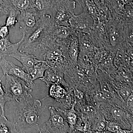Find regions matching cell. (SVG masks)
Returning a JSON list of instances; mask_svg holds the SVG:
<instances>
[{
    "label": "cell",
    "instance_id": "obj_25",
    "mask_svg": "<svg viewBox=\"0 0 133 133\" xmlns=\"http://www.w3.org/2000/svg\"><path fill=\"white\" fill-rule=\"evenodd\" d=\"M133 6L125 5L121 17L124 24L133 23Z\"/></svg>",
    "mask_w": 133,
    "mask_h": 133
},
{
    "label": "cell",
    "instance_id": "obj_12",
    "mask_svg": "<svg viewBox=\"0 0 133 133\" xmlns=\"http://www.w3.org/2000/svg\"><path fill=\"white\" fill-rule=\"evenodd\" d=\"M9 57L15 58L21 62L23 65L22 68L28 73L34 65L42 61L37 59L33 55L19 50L10 55Z\"/></svg>",
    "mask_w": 133,
    "mask_h": 133
},
{
    "label": "cell",
    "instance_id": "obj_11",
    "mask_svg": "<svg viewBox=\"0 0 133 133\" xmlns=\"http://www.w3.org/2000/svg\"><path fill=\"white\" fill-rule=\"evenodd\" d=\"M40 79L44 82L48 87L53 84H58L69 88V84L65 80L64 73L56 71L51 68L45 71L43 77Z\"/></svg>",
    "mask_w": 133,
    "mask_h": 133
},
{
    "label": "cell",
    "instance_id": "obj_10",
    "mask_svg": "<svg viewBox=\"0 0 133 133\" xmlns=\"http://www.w3.org/2000/svg\"><path fill=\"white\" fill-rule=\"evenodd\" d=\"M94 20L83 11L80 14L73 16L69 20L70 26L77 33L90 34L94 25Z\"/></svg>",
    "mask_w": 133,
    "mask_h": 133
},
{
    "label": "cell",
    "instance_id": "obj_23",
    "mask_svg": "<svg viewBox=\"0 0 133 133\" xmlns=\"http://www.w3.org/2000/svg\"><path fill=\"white\" fill-rule=\"evenodd\" d=\"M13 100L12 97H10L5 87H3L2 84V78L0 79V108L1 110V116L6 118L5 115V106L6 102H9Z\"/></svg>",
    "mask_w": 133,
    "mask_h": 133
},
{
    "label": "cell",
    "instance_id": "obj_18",
    "mask_svg": "<svg viewBox=\"0 0 133 133\" xmlns=\"http://www.w3.org/2000/svg\"><path fill=\"white\" fill-rule=\"evenodd\" d=\"M49 68L46 62L44 60H42L34 65L30 69L28 74L31 77L32 80L34 81L37 79H40L43 77L45 71Z\"/></svg>",
    "mask_w": 133,
    "mask_h": 133
},
{
    "label": "cell",
    "instance_id": "obj_19",
    "mask_svg": "<svg viewBox=\"0 0 133 133\" xmlns=\"http://www.w3.org/2000/svg\"><path fill=\"white\" fill-rule=\"evenodd\" d=\"M81 6L83 11L90 16L94 21H98V8L94 0H81Z\"/></svg>",
    "mask_w": 133,
    "mask_h": 133
},
{
    "label": "cell",
    "instance_id": "obj_29",
    "mask_svg": "<svg viewBox=\"0 0 133 133\" xmlns=\"http://www.w3.org/2000/svg\"><path fill=\"white\" fill-rule=\"evenodd\" d=\"M9 28L6 25L0 26V38H6L9 36Z\"/></svg>",
    "mask_w": 133,
    "mask_h": 133
},
{
    "label": "cell",
    "instance_id": "obj_30",
    "mask_svg": "<svg viewBox=\"0 0 133 133\" xmlns=\"http://www.w3.org/2000/svg\"><path fill=\"white\" fill-rule=\"evenodd\" d=\"M8 13V9L5 3L3 0H0V17L5 15H7Z\"/></svg>",
    "mask_w": 133,
    "mask_h": 133
},
{
    "label": "cell",
    "instance_id": "obj_31",
    "mask_svg": "<svg viewBox=\"0 0 133 133\" xmlns=\"http://www.w3.org/2000/svg\"><path fill=\"white\" fill-rule=\"evenodd\" d=\"M127 101V107L130 110L131 112H133V93L129 95L126 101Z\"/></svg>",
    "mask_w": 133,
    "mask_h": 133
},
{
    "label": "cell",
    "instance_id": "obj_9",
    "mask_svg": "<svg viewBox=\"0 0 133 133\" xmlns=\"http://www.w3.org/2000/svg\"><path fill=\"white\" fill-rule=\"evenodd\" d=\"M65 56L71 67L77 66L79 44L77 32L70 35L62 42Z\"/></svg>",
    "mask_w": 133,
    "mask_h": 133
},
{
    "label": "cell",
    "instance_id": "obj_24",
    "mask_svg": "<svg viewBox=\"0 0 133 133\" xmlns=\"http://www.w3.org/2000/svg\"><path fill=\"white\" fill-rule=\"evenodd\" d=\"M17 133L14 122L8 120L6 117L0 116V133Z\"/></svg>",
    "mask_w": 133,
    "mask_h": 133
},
{
    "label": "cell",
    "instance_id": "obj_16",
    "mask_svg": "<svg viewBox=\"0 0 133 133\" xmlns=\"http://www.w3.org/2000/svg\"><path fill=\"white\" fill-rule=\"evenodd\" d=\"M115 55L111 53L106 59L98 64L97 69L106 74H112L117 70V68L115 65L114 59Z\"/></svg>",
    "mask_w": 133,
    "mask_h": 133
},
{
    "label": "cell",
    "instance_id": "obj_15",
    "mask_svg": "<svg viewBox=\"0 0 133 133\" xmlns=\"http://www.w3.org/2000/svg\"><path fill=\"white\" fill-rule=\"evenodd\" d=\"M63 116L67 124L70 126L72 132H74V127L77 123L78 116L75 108V104L73 103L69 109H63L56 108Z\"/></svg>",
    "mask_w": 133,
    "mask_h": 133
},
{
    "label": "cell",
    "instance_id": "obj_26",
    "mask_svg": "<svg viewBox=\"0 0 133 133\" xmlns=\"http://www.w3.org/2000/svg\"><path fill=\"white\" fill-rule=\"evenodd\" d=\"M106 130L110 132L114 133H131L133 132L132 130L123 129L118 123L114 121H107Z\"/></svg>",
    "mask_w": 133,
    "mask_h": 133
},
{
    "label": "cell",
    "instance_id": "obj_8",
    "mask_svg": "<svg viewBox=\"0 0 133 133\" xmlns=\"http://www.w3.org/2000/svg\"><path fill=\"white\" fill-rule=\"evenodd\" d=\"M0 66L3 73L2 79L5 75L8 74L22 79L30 88H32L35 85L29 74L25 71L22 67L16 65L12 62L8 61L5 58L0 59Z\"/></svg>",
    "mask_w": 133,
    "mask_h": 133
},
{
    "label": "cell",
    "instance_id": "obj_32",
    "mask_svg": "<svg viewBox=\"0 0 133 133\" xmlns=\"http://www.w3.org/2000/svg\"><path fill=\"white\" fill-rule=\"evenodd\" d=\"M117 3L125 6V5L133 6V0H114Z\"/></svg>",
    "mask_w": 133,
    "mask_h": 133
},
{
    "label": "cell",
    "instance_id": "obj_4",
    "mask_svg": "<svg viewBox=\"0 0 133 133\" xmlns=\"http://www.w3.org/2000/svg\"><path fill=\"white\" fill-rule=\"evenodd\" d=\"M123 23L119 18H112L105 24L108 42L112 52L116 53L124 41Z\"/></svg>",
    "mask_w": 133,
    "mask_h": 133
},
{
    "label": "cell",
    "instance_id": "obj_2",
    "mask_svg": "<svg viewBox=\"0 0 133 133\" xmlns=\"http://www.w3.org/2000/svg\"><path fill=\"white\" fill-rule=\"evenodd\" d=\"M76 2L71 0H53L51 16L55 26H70L69 20L74 15Z\"/></svg>",
    "mask_w": 133,
    "mask_h": 133
},
{
    "label": "cell",
    "instance_id": "obj_3",
    "mask_svg": "<svg viewBox=\"0 0 133 133\" xmlns=\"http://www.w3.org/2000/svg\"><path fill=\"white\" fill-rule=\"evenodd\" d=\"M50 116L48 121L39 127V133H71V129L56 108L50 106Z\"/></svg>",
    "mask_w": 133,
    "mask_h": 133
},
{
    "label": "cell",
    "instance_id": "obj_34",
    "mask_svg": "<svg viewBox=\"0 0 133 133\" xmlns=\"http://www.w3.org/2000/svg\"><path fill=\"white\" fill-rule=\"evenodd\" d=\"M98 1H99L100 2L102 3H104L105 0H97Z\"/></svg>",
    "mask_w": 133,
    "mask_h": 133
},
{
    "label": "cell",
    "instance_id": "obj_21",
    "mask_svg": "<svg viewBox=\"0 0 133 133\" xmlns=\"http://www.w3.org/2000/svg\"><path fill=\"white\" fill-rule=\"evenodd\" d=\"M91 123L86 117L81 116L78 118L77 123L74 127L75 130L81 132H91Z\"/></svg>",
    "mask_w": 133,
    "mask_h": 133
},
{
    "label": "cell",
    "instance_id": "obj_13",
    "mask_svg": "<svg viewBox=\"0 0 133 133\" xmlns=\"http://www.w3.org/2000/svg\"><path fill=\"white\" fill-rule=\"evenodd\" d=\"M21 41L16 43H13L9 40V36L6 38H0V59L6 58L19 50V47L23 41Z\"/></svg>",
    "mask_w": 133,
    "mask_h": 133
},
{
    "label": "cell",
    "instance_id": "obj_28",
    "mask_svg": "<svg viewBox=\"0 0 133 133\" xmlns=\"http://www.w3.org/2000/svg\"><path fill=\"white\" fill-rule=\"evenodd\" d=\"M132 92V91L130 88L126 86L122 87L118 92L119 95L121 97L122 99L125 101L127 100L129 96Z\"/></svg>",
    "mask_w": 133,
    "mask_h": 133
},
{
    "label": "cell",
    "instance_id": "obj_7",
    "mask_svg": "<svg viewBox=\"0 0 133 133\" xmlns=\"http://www.w3.org/2000/svg\"><path fill=\"white\" fill-rule=\"evenodd\" d=\"M71 89L59 84L51 85L49 87V97L56 101V108L60 107L69 109L74 103V95Z\"/></svg>",
    "mask_w": 133,
    "mask_h": 133
},
{
    "label": "cell",
    "instance_id": "obj_5",
    "mask_svg": "<svg viewBox=\"0 0 133 133\" xmlns=\"http://www.w3.org/2000/svg\"><path fill=\"white\" fill-rule=\"evenodd\" d=\"M5 76V88L6 91L12 95L13 100L19 102L28 95V92L32 91V88L22 79L8 74Z\"/></svg>",
    "mask_w": 133,
    "mask_h": 133
},
{
    "label": "cell",
    "instance_id": "obj_22",
    "mask_svg": "<svg viewBox=\"0 0 133 133\" xmlns=\"http://www.w3.org/2000/svg\"><path fill=\"white\" fill-rule=\"evenodd\" d=\"M9 13L7 15L5 25L9 28H14L18 22L17 17L20 14L19 10L13 7H7Z\"/></svg>",
    "mask_w": 133,
    "mask_h": 133
},
{
    "label": "cell",
    "instance_id": "obj_14",
    "mask_svg": "<svg viewBox=\"0 0 133 133\" xmlns=\"http://www.w3.org/2000/svg\"><path fill=\"white\" fill-rule=\"evenodd\" d=\"M79 44V52L87 53L94 51V45L90 35L86 33H77Z\"/></svg>",
    "mask_w": 133,
    "mask_h": 133
},
{
    "label": "cell",
    "instance_id": "obj_20",
    "mask_svg": "<svg viewBox=\"0 0 133 133\" xmlns=\"http://www.w3.org/2000/svg\"><path fill=\"white\" fill-rule=\"evenodd\" d=\"M78 105H80L79 109L82 114H81V116L86 117L91 122L92 121L97 115L98 112L97 109L94 106L85 104L82 103L78 104Z\"/></svg>",
    "mask_w": 133,
    "mask_h": 133
},
{
    "label": "cell",
    "instance_id": "obj_6",
    "mask_svg": "<svg viewBox=\"0 0 133 133\" xmlns=\"http://www.w3.org/2000/svg\"><path fill=\"white\" fill-rule=\"evenodd\" d=\"M42 16L33 8L20 12L18 21L23 39L28 37L38 27Z\"/></svg>",
    "mask_w": 133,
    "mask_h": 133
},
{
    "label": "cell",
    "instance_id": "obj_17",
    "mask_svg": "<svg viewBox=\"0 0 133 133\" xmlns=\"http://www.w3.org/2000/svg\"><path fill=\"white\" fill-rule=\"evenodd\" d=\"M7 7H13L19 12L33 8V0H3Z\"/></svg>",
    "mask_w": 133,
    "mask_h": 133
},
{
    "label": "cell",
    "instance_id": "obj_27",
    "mask_svg": "<svg viewBox=\"0 0 133 133\" xmlns=\"http://www.w3.org/2000/svg\"><path fill=\"white\" fill-rule=\"evenodd\" d=\"M72 89L74 95V103L75 105L83 102V101L84 99L85 95L83 91L76 87H72Z\"/></svg>",
    "mask_w": 133,
    "mask_h": 133
},
{
    "label": "cell",
    "instance_id": "obj_1",
    "mask_svg": "<svg viewBox=\"0 0 133 133\" xmlns=\"http://www.w3.org/2000/svg\"><path fill=\"white\" fill-rule=\"evenodd\" d=\"M15 102L14 123L17 133H39L44 111L41 100L29 94L23 99Z\"/></svg>",
    "mask_w": 133,
    "mask_h": 133
},
{
    "label": "cell",
    "instance_id": "obj_33",
    "mask_svg": "<svg viewBox=\"0 0 133 133\" xmlns=\"http://www.w3.org/2000/svg\"><path fill=\"white\" fill-rule=\"evenodd\" d=\"M72 1H74L75 2L77 3L79 5L81 6V0H72Z\"/></svg>",
    "mask_w": 133,
    "mask_h": 133
}]
</instances>
